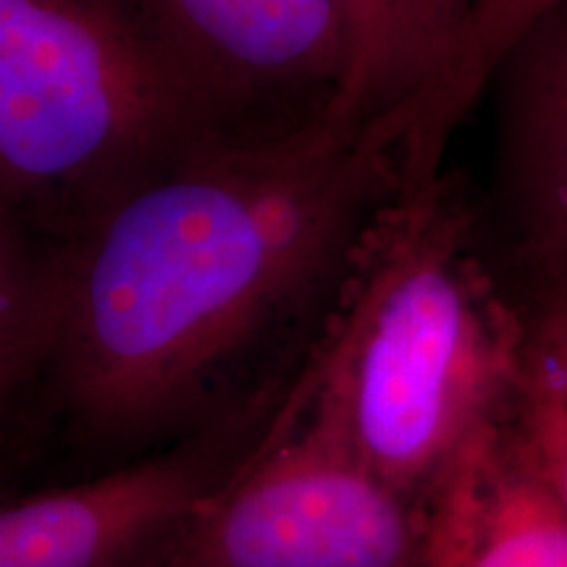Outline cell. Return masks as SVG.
<instances>
[{
	"instance_id": "cell-1",
	"label": "cell",
	"mask_w": 567,
	"mask_h": 567,
	"mask_svg": "<svg viewBox=\"0 0 567 567\" xmlns=\"http://www.w3.org/2000/svg\"><path fill=\"white\" fill-rule=\"evenodd\" d=\"M405 134L221 142L63 243L0 231L6 410L126 463L287 394L405 182Z\"/></svg>"
},
{
	"instance_id": "cell-2",
	"label": "cell",
	"mask_w": 567,
	"mask_h": 567,
	"mask_svg": "<svg viewBox=\"0 0 567 567\" xmlns=\"http://www.w3.org/2000/svg\"><path fill=\"white\" fill-rule=\"evenodd\" d=\"M528 316V276L507 289L455 176L402 184L360 239L300 375L305 413L421 502L513 394Z\"/></svg>"
},
{
	"instance_id": "cell-3",
	"label": "cell",
	"mask_w": 567,
	"mask_h": 567,
	"mask_svg": "<svg viewBox=\"0 0 567 567\" xmlns=\"http://www.w3.org/2000/svg\"><path fill=\"white\" fill-rule=\"evenodd\" d=\"M243 137L126 0H0L3 231L63 243Z\"/></svg>"
},
{
	"instance_id": "cell-4",
	"label": "cell",
	"mask_w": 567,
	"mask_h": 567,
	"mask_svg": "<svg viewBox=\"0 0 567 567\" xmlns=\"http://www.w3.org/2000/svg\"><path fill=\"white\" fill-rule=\"evenodd\" d=\"M134 567H423L421 507L310 421L297 379L245 471Z\"/></svg>"
},
{
	"instance_id": "cell-5",
	"label": "cell",
	"mask_w": 567,
	"mask_h": 567,
	"mask_svg": "<svg viewBox=\"0 0 567 567\" xmlns=\"http://www.w3.org/2000/svg\"><path fill=\"white\" fill-rule=\"evenodd\" d=\"M289 392L87 481L9 502L0 567H134L245 471Z\"/></svg>"
},
{
	"instance_id": "cell-6",
	"label": "cell",
	"mask_w": 567,
	"mask_h": 567,
	"mask_svg": "<svg viewBox=\"0 0 567 567\" xmlns=\"http://www.w3.org/2000/svg\"><path fill=\"white\" fill-rule=\"evenodd\" d=\"M243 137L323 122L350 66L339 0H126Z\"/></svg>"
},
{
	"instance_id": "cell-7",
	"label": "cell",
	"mask_w": 567,
	"mask_h": 567,
	"mask_svg": "<svg viewBox=\"0 0 567 567\" xmlns=\"http://www.w3.org/2000/svg\"><path fill=\"white\" fill-rule=\"evenodd\" d=\"M417 507L423 567H567V507L509 400L457 446Z\"/></svg>"
},
{
	"instance_id": "cell-8",
	"label": "cell",
	"mask_w": 567,
	"mask_h": 567,
	"mask_svg": "<svg viewBox=\"0 0 567 567\" xmlns=\"http://www.w3.org/2000/svg\"><path fill=\"white\" fill-rule=\"evenodd\" d=\"M486 90L496 103V184L517 264H567V0L517 34Z\"/></svg>"
},
{
	"instance_id": "cell-9",
	"label": "cell",
	"mask_w": 567,
	"mask_h": 567,
	"mask_svg": "<svg viewBox=\"0 0 567 567\" xmlns=\"http://www.w3.org/2000/svg\"><path fill=\"white\" fill-rule=\"evenodd\" d=\"M350 66L329 122H405L442 95L463 53L476 0H339ZM408 137V134H405Z\"/></svg>"
},
{
	"instance_id": "cell-10",
	"label": "cell",
	"mask_w": 567,
	"mask_h": 567,
	"mask_svg": "<svg viewBox=\"0 0 567 567\" xmlns=\"http://www.w3.org/2000/svg\"><path fill=\"white\" fill-rule=\"evenodd\" d=\"M526 276L528 334L509 405L538 467L567 507V300L547 281Z\"/></svg>"
},
{
	"instance_id": "cell-11",
	"label": "cell",
	"mask_w": 567,
	"mask_h": 567,
	"mask_svg": "<svg viewBox=\"0 0 567 567\" xmlns=\"http://www.w3.org/2000/svg\"><path fill=\"white\" fill-rule=\"evenodd\" d=\"M555 3L559 0H476L463 53L450 82L405 137V176L410 182H423L442 172L446 142L467 109L486 92L488 74L499 55L530 21Z\"/></svg>"
},
{
	"instance_id": "cell-12",
	"label": "cell",
	"mask_w": 567,
	"mask_h": 567,
	"mask_svg": "<svg viewBox=\"0 0 567 567\" xmlns=\"http://www.w3.org/2000/svg\"><path fill=\"white\" fill-rule=\"evenodd\" d=\"M530 276L536 279L547 281L551 289H557L559 295L567 300V264H555V266H544V268H526Z\"/></svg>"
}]
</instances>
